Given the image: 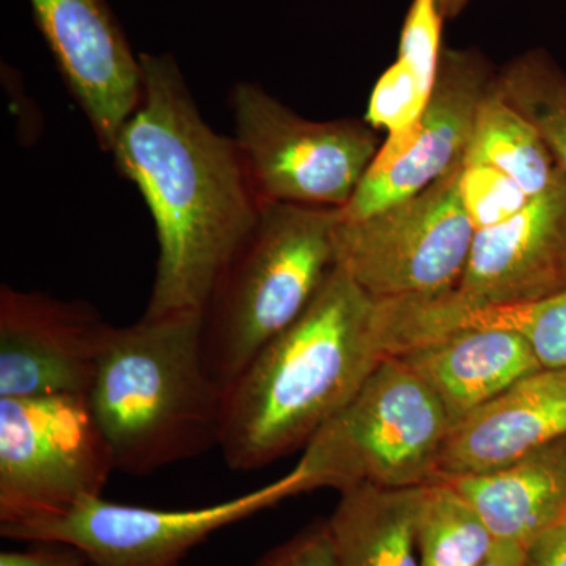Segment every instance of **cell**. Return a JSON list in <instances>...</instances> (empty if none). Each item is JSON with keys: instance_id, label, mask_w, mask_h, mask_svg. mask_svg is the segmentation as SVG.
I'll return each instance as SVG.
<instances>
[{"instance_id": "cell-1", "label": "cell", "mask_w": 566, "mask_h": 566, "mask_svg": "<svg viewBox=\"0 0 566 566\" xmlns=\"http://www.w3.org/2000/svg\"><path fill=\"white\" fill-rule=\"evenodd\" d=\"M144 92L112 147L147 203L158 241L145 315L199 312L263 203L233 137L203 120L170 54H139Z\"/></svg>"}, {"instance_id": "cell-2", "label": "cell", "mask_w": 566, "mask_h": 566, "mask_svg": "<svg viewBox=\"0 0 566 566\" xmlns=\"http://www.w3.org/2000/svg\"><path fill=\"white\" fill-rule=\"evenodd\" d=\"M398 353L395 304L334 266L303 315L223 390V460L256 471L307 446Z\"/></svg>"}, {"instance_id": "cell-3", "label": "cell", "mask_w": 566, "mask_h": 566, "mask_svg": "<svg viewBox=\"0 0 566 566\" xmlns=\"http://www.w3.org/2000/svg\"><path fill=\"white\" fill-rule=\"evenodd\" d=\"M88 403L125 474H153L219 447L222 392L205 364L202 314H144L112 327Z\"/></svg>"}, {"instance_id": "cell-4", "label": "cell", "mask_w": 566, "mask_h": 566, "mask_svg": "<svg viewBox=\"0 0 566 566\" xmlns=\"http://www.w3.org/2000/svg\"><path fill=\"white\" fill-rule=\"evenodd\" d=\"M340 210L264 203L202 312L205 364L227 389L301 315L335 266Z\"/></svg>"}, {"instance_id": "cell-5", "label": "cell", "mask_w": 566, "mask_h": 566, "mask_svg": "<svg viewBox=\"0 0 566 566\" xmlns=\"http://www.w3.org/2000/svg\"><path fill=\"white\" fill-rule=\"evenodd\" d=\"M452 422L436 397L398 357H389L304 447L300 460L314 490L357 485L416 488L439 480Z\"/></svg>"}, {"instance_id": "cell-6", "label": "cell", "mask_w": 566, "mask_h": 566, "mask_svg": "<svg viewBox=\"0 0 566 566\" xmlns=\"http://www.w3.org/2000/svg\"><path fill=\"white\" fill-rule=\"evenodd\" d=\"M115 471L88 395L0 398V532L102 497Z\"/></svg>"}, {"instance_id": "cell-7", "label": "cell", "mask_w": 566, "mask_h": 566, "mask_svg": "<svg viewBox=\"0 0 566 566\" xmlns=\"http://www.w3.org/2000/svg\"><path fill=\"white\" fill-rule=\"evenodd\" d=\"M238 150L262 203L342 210L381 147L367 122H315L240 82L229 96Z\"/></svg>"}, {"instance_id": "cell-8", "label": "cell", "mask_w": 566, "mask_h": 566, "mask_svg": "<svg viewBox=\"0 0 566 566\" xmlns=\"http://www.w3.org/2000/svg\"><path fill=\"white\" fill-rule=\"evenodd\" d=\"M461 167L422 192L335 229V266L378 301H433L463 277L475 230L461 199Z\"/></svg>"}, {"instance_id": "cell-9", "label": "cell", "mask_w": 566, "mask_h": 566, "mask_svg": "<svg viewBox=\"0 0 566 566\" xmlns=\"http://www.w3.org/2000/svg\"><path fill=\"white\" fill-rule=\"evenodd\" d=\"M312 490L308 476L296 464L270 485L214 505L161 510L93 497L65 515L2 536L73 546L93 566H181L182 558L208 536Z\"/></svg>"}, {"instance_id": "cell-10", "label": "cell", "mask_w": 566, "mask_h": 566, "mask_svg": "<svg viewBox=\"0 0 566 566\" xmlns=\"http://www.w3.org/2000/svg\"><path fill=\"white\" fill-rule=\"evenodd\" d=\"M112 324L91 304L0 290V398L88 395Z\"/></svg>"}, {"instance_id": "cell-11", "label": "cell", "mask_w": 566, "mask_h": 566, "mask_svg": "<svg viewBox=\"0 0 566 566\" xmlns=\"http://www.w3.org/2000/svg\"><path fill=\"white\" fill-rule=\"evenodd\" d=\"M29 2L66 88L111 153L144 92L139 55L107 0Z\"/></svg>"}, {"instance_id": "cell-12", "label": "cell", "mask_w": 566, "mask_h": 566, "mask_svg": "<svg viewBox=\"0 0 566 566\" xmlns=\"http://www.w3.org/2000/svg\"><path fill=\"white\" fill-rule=\"evenodd\" d=\"M495 73L476 50L444 48L438 80L403 156L386 169H368L348 203L345 221H360L422 192L463 164L480 104Z\"/></svg>"}, {"instance_id": "cell-13", "label": "cell", "mask_w": 566, "mask_h": 566, "mask_svg": "<svg viewBox=\"0 0 566 566\" xmlns=\"http://www.w3.org/2000/svg\"><path fill=\"white\" fill-rule=\"evenodd\" d=\"M562 170V169H560ZM566 292V174L509 221L475 232L453 307L532 303Z\"/></svg>"}, {"instance_id": "cell-14", "label": "cell", "mask_w": 566, "mask_h": 566, "mask_svg": "<svg viewBox=\"0 0 566 566\" xmlns=\"http://www.w3.org/2000/svg\"><path fill=\"white\" fill-rule=\"evenodd\" d=\"M566 436V368H542L450 428L439 480L515 463Z\"/></svg>"}, {"instance_id": "cell-15", "label": "cell", "mask_w": 566, "mask_h": 566, "mask_svg": "<svg viewBox=\"0 0 566 566\" xmlns=\"http://www.w3.org/2000/svg\"><path fill=\"white\" fill-rule=\"evenodd\" d=\"M397 357L433 390L452 427L543 368L521 335L476 327L431 338Z\"/></svg>"}, {"instance_id": "cell-16", "label": "cell", "mask_w": 566, "mask_h": 566, "mask_svg": "<svg viewBox=\"0 0 566 566\" xmlns=\"http://www.w3.org/2000/svg\"><path fill=\"white\" fill-rule=\"evenodd\" d=\"M444 482L474 506L495 543L527 549L566 521V436L504 468Z\"/></svg>"}, {"instance_id": "cell-17", "label": "cell", "mask_w": 566, "mask_h": 566, "mask_svg": "<svg viewBox=\"0 0 566 566\" xmlns=\"http://www.w3.org/2000/svg\"><path fill=\"white\" fill-rule=\"evenodd\" d=\"M424 486L340 491L327 520L337 566H420L417 526Z\"/></svg>"}, {"instance_id": "cell-18", "label": "cell", "mask_w": 566, "mask_h": 566, "mask_svg": "<svg viewBox=\"0 0 566 566\" xmlns=\"http://www.w3.org/2000/svg\"><path fill=\"white\" fill-rule=\"evenodd\" d=\"M423 342L458 329H504L521 335L543 368H566V292L532 303L453 307L442 297L417 305Z\"/></svg>"}, {"instance_id": "cell-19", "label": "cell", "mask_w": 566, "mask_h": 566, "mask_svg": "<svg viewBox=\"0 0 566 566\" xmlns=\"http://www.w3.org/2000/svg\"><path fill=\"white\" fill-rule=\"evenodd\" d=\"M464 163L494 167L531 199L546 192L562 172L532 123L497 91L495 77L480 104Z\"/></svg>"}, {"instance_id": "cell-20", "label": "cell", "mask_w": 566, "mask_h": 566, "mask_svg": "<svg viewBox=\"0 0 566 566\" xmlns=\"http://www.w3.org/2000/svg\"><path fill=\"white\" fill-rule=\"evenodd\" d=\"M494 538L474 506L444 480L424 485L417 547L420 566H482Z\"/></svg>"}, {"instance_id": "cell-21", "label": "cell", "mask_w": 566, "mask_h": 566, "mask_svg": "<svg viewBox=\"0 0 566 566\" xmlns=\"http://www.w3.org/2000/svg\"><path fill=\"white\" fill-rule=\"evenodd\" d=\"M495 87L545 140L566 174V73L543 50L524 52L495 73Z\"/></svg>"}, {"instance_id": "cell-22", "label": "cell", "mask_w": 566, "mask_h": 566, "mask_svg": "<svg viewBox=\"0 0 566 566\" xmlns=\"http://www.w3.org/2000/svg\"><path fill=\"white\" fill-rule=\"evenodd\" d=\"M460 191L464 210L475 232L509 221L531 200L512 178L483 164L463 161Z\"/></svg>"}, {"instance_id": "cell-23", "label": "cell", "mask_w": 566, "mask_h": 566, "mask_svg": "<svg viewBox=\"0 0 566 566\" xmlns=\"http://www.w3.org/2000/svg\"><path fill=\"white\" fill-rule=\"evenodd\" d=\"M446 18L438 0H412L401 29L397 61L415 71L417 77L434 88L441 65L442 24Z\"/></svg>"}, {"instance_id": "cell-24", "label": "cell", "mask_w": 566, "mask_h": 566, "mask_svg": "<svg viewBox=\"0 0 566 566\" xmlns=\"http://www.w3.org/2000/svg\"><path fill=\"white\" fill-rule=\"evenodd\" d=\"M255 566H337L327 521H316L264 554Z\"/></svg>"}, {"instance_id": "cell-25", "label": "cell", "mask_w": 566, "mask_h": 566, "mask_svg": "<svg viewBox=\"0 0 566 566\" xmlns=\"http://www.w3.org/2000/svg\"><path fill=\"white\" fill-rule=\"evenodd\" d=\"M0 566H92L76 547L62 543H32L22 551H3Z\"/></svg>"}, {"instance_id": "cell-26", "label": "cell", "mask_w": 566, "mask_h": 566, "mask_svg": "<svg viewBox=\"0 0 566 566\" xmlns=\"http://www.w3.org/2000/svg\"><path fill=\"white\" fill-rule=\"evenodd\" d=\"M524 566H566V521L527 547Z\"/></svg>"}, {"instance_id": "cell-27", "label": "cell", "mask_w": 566, "mask_h": 566, "mask_svg": "<svg viewBox=\"0 0 566 566\" xmlns=\"http://www.w3.org/2000/svg\"><path fill=\"white\" fill-rule=\"evenodd\" d=\"M526 551L506 543H494L493 551L482 566H524Z\"/></svg>"}, {"instance_id": "cell-28", "label": "cell", "mask_w": 566, "mask_h": 566, "mask_svg": "<svg viewBox=\"0 0 566 566\" xmlns=\"http://www.w3.org/2000/svg\"><path fill=\"white\" fill-rule=\"evenodd\" d=\"M469 0H438V6L446 20H453L464 10Z\"/></svg>"}, {"instance_id": "cell-29", "label": "cell", "mask_w": 566, "mask_h": 566, "mask_svg": "<svg viewBox=\"0 0 566 566\" xmlns=\"http://www.w3.org/2000/svg\"><path fill=\"white\" fill-rule=\"evenodd\" d=\"M93 566V565H92Z\"/></svg>"}]
</instances>
